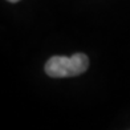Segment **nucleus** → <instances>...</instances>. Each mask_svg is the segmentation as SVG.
I'll use <instances>...</instances> for the list:
<instances>
[{"label": "nucleus", "mask_w": 130, "mask_h": 130, "mask_svg": "<svg viewBox=\"0 0 130 130\" xmlns=\"http://www.w3.org/2000/svg\"><path fill=\"white\" fill-rule=\"evenodd\" d=\"M89 68V58L84 53H74L70 57L53 56L45 62V73L53 78L74 77Z\"/></svg>", "instance_id": "obj_1"}, {"label": "nucleus", "mask_w": 130, "mask_h": 130, "mask_svg": "<svg viewBox=\"0 0 130 130\" xmlns=\"http://www.w3.org/2000/svg\"><path fill=\"white\" fill-rule=\"evenodd\" d=\"M8 2H11V3H17V2H20V0H8Z\"/></svg>", "instance_id": "obj_2"}]
</instances>
